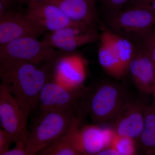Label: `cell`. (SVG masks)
I'll return each instance as SVG.
<instances>
[{
	"mask_svg": "<svg viewBox=\"0 0 155 155\" xmlns=\"http://www.w3.org/2000/svg\"><path fill=\"white\" fill-rule=\"evenodd\" d=\"M129 0H101L103 5L110 12L115 13L122 9Z\"/></svg>",
	"mask_w": 155,
	"mask_h": 155,
	"instance_id": "cell-23",
	"label": "cell"
},
{
	"mask_svg": "<svg viewBox=\"0 0 155 155\" xmlns=\"http://www.w3.org/2000/svg\"><path fill=\"white\" fill-rule=\"evenodd\" d=\"M138 38L141 42V47L148 54L155 66V28L153 27L143 32Z\"/></svg>",
	"mask_w": 155,
	"mask_h": 155,
	"instance_id": "cell-21",
	"label": "cell"
},
{
	"mask_svg": "<svg viewBox=\"0 0 155 155\" xmlns=\"http://www.w3.org/2000/svg\"><path fill=\"white\" fill-rule=\"evenodd\" d=\"M28 117L13 95L1 83V124L3 129L13 136L15 143L19 140H23L27 143L30 133L27 128Z\"/></svg>",
	"mask_w": 155,
	"mask_h": 155,
	"instance_id": "cell-6",
	"label": "cell"
},
{
	"mask_svg": "<svg viewBox=\"0 0 155 155\" xmlns=\"http://www.w3.org/2000/svg\"><path fill=\"white\" fill-rule=\"evenodd\" d=\"M81 94V88L69 89L52 81H49L39 95L36 109L40 113L39 116L51 111L75 112Z\"/></svg>",
	"mask_w": 155,
	"mask_h": 155,
	"instance_id": "cell-7",
	"label": "cell"
},
{
	"mask_svg": "<svg viewBox=\"0 0 155 155\" xmlns=\"http://www.w3.org/2000/svg\"><path fill=\"white\" fill-rule=\"evenodd\" d=\"M100 38L95 28L67 27L48 32L45 35L42 41L54 48L72 51L78 48L95 42Z\"/></svg>",
	"mask_w": 155,
	"mask_h": 155,
	"instance_id": "cell-9",
	"label": "cell"
},
{
	"mask_svg": "<svg viewBox=\"0 0 155 155\" xmlns=\"http://www.w3.org/2000/svg\"><path fill=\"white\" fill-rule=\"evenodd\" d=\"M111 146L114 147L119 155H132L136 152L134 139L117 134Z\"/></svg>",
	"mask_w": 155,
	"mask_h": 155,
	"instance_id": "cell-20",
	"label": "cell"
},
{
	"mask_svg": "<svg viewBox=\"0 0 155 155\" xmlns=\"http://www.w3.org/2000/svg\"><path fill=\"white\" fill-rule=\"evenodd\" d=\"M13 143L15 141L12 134L3 128L0 129V155H4L9 150Z\"/></svg>",
	"mask_w": 155,
	"mask_h": 155,
	"instance_id": "cell-22",
	"label": "cell"
},
{
	"mask_svg": "<svg viewBox=\"0 0 155 155\" xmlns=\"http://www.w3.org/2000/svg\"><path fill=\"white\" fill-rule=\"evenodd\" d=\"M40 155H80L66 136L53 142L40 151Z\"/></svg>",
	"mask_w": 155,
	"mask_h": 155,
	"instance_id": "cell-19",
	"label": "cell"
},
{
	"mask_svg": "<svg viewBox=\"0 0 155 155\" xmlns=\"http://www.w3.org/2000/svg\"><path fill=\"white\" fill-rule=\"evenodd\" d=\"M152 94H153V96L154 99V103L155 105V84L154 87L153 89Z\"/></svg>",
	"mask_w": 155,
	"mask_h": 155,
	"instance_id": "cell-30",
	"label": "cell"
},
{
	"mask_svg": "<svg viewBox=\"0 0 155 155\" xmlns=\"http://www.w3.org/2000/svg\"><path fill=\"white\" fill-rule=\"evenodd\" d=\"M109 22L115 30L138 37L154 27L155 12L150 0H135L127 8L111 14Z\"/></svg>",
	"mask_w": 155,
	"mask_h": 155,
	"instance_id": "cell-4",
	"label": "cell"
},
{
	"mask_svg": "<svg viewBox=\"0 0 155 155\" xmlns=\"http://www.w3.org/2000/svg\"><path fill=\"white\" fill-rule=\"evenodd\" d=\"M128 72L141 91L146 94H152L155 84V66L142 47L136 50Z\"/></svg>",
	"mask_w": 155,
	"mask_h": 155,
	"instance_id": "cell-13",
	"label": "cell"
},
{
	"mask_svg": "<svg viewBox=\"0 0 155 155\" xmlns=\"http://www.w3.org/2000/svg\"><path fill=\"white\" fill-rule=\"evenodd\" d=\"M73 111H55L39 116L29 133L27 155L37 154L53 142L67 136L81 122Z\"/></svg>",
	"mask_w": 155,
	"mask_h": 155,
	"instance_id": "cell-2",
	"label": "cell"
},
{
	"mask_svg": "<svg viewBox=\"0 0 155 155\" xmlns=\"http://www.w3.org/2000/svg\"><path fill=\"white\" fill-rule=\"evenodd\" d=\"M140 137L145 147L155 148V108L145 109L144 125Z\"/></svg>",
	"mask_w": 155,
	"mask_h": 155,
	"instance_id": "cell-18",
	"label": "cell"
},
{
	"mask_svg": "<svg viewBox=\"0 0 155 155\" xmlns=\"http://www.w3.org/2000/svg\"><path fill=\"white\" fill-rule=\"evenodd\" d=\"M103 34L110 44L125 75L128 72L129 65L135 55L137 50L135 47L129 40L110 31L106 30Z\"/></svg>",
	"mask_w": 155,
	"mask_h": 155,
	"instance_id": "cell-16",
	"label": "cell"
},
{
	"mask_svg": "<svg viewBox=\"0 0 155 155\" xmlns=\"http://www.w3.org/2000/svg\"><path fill=\"white\" fill-rule=\"evenodd\" d=\"M145 109L142 105L138 103L122 107L116 121V133L133 139L140 136L144 125Z\"/></svg>",
	"mask_w": 155,
	"mask_h": 155,
	"instance_id": "cell-15",
	"label": "cell"
},
{
	"mask_svg": "<svg viewBox=\"0 0 155 155\" xmlns=\"http://www.w3.org/2000/svg\"><path fill=\"white\" fill-rule=\"evenodd\" d=\"M97 155H119V153L112 146L108 147L103 149Z\"/></svg>",
	"mask_w": 155,
	"mask_h": 155,
	"instance_id": "cell-26",
	"label": "cell"
},
{
	"mask_svg": "<svg viewBox=\"0 0 155 155\" xmlns=\"http://www.w3.org/2000/svg\"><path fill=\"white\" fill-rule=\"evenodd\" d=\"M57 62L38 66L21 61H0L1 83L27 116L36 110L40 93L51 81Z\"/></svg>",
	"mask_w": 155,
	"mask_h": 155,
	"instance_id": "cell-1",
	"label": "cell"
},
{
	"mask_svg": "<svg viewBox=\"0 0 155 155\" xmlns=\"http://www.w3.org/2000/svg\"><path fill=\"white\" fill-rule=\"evenodd\" d=\"M150 4L152 8L155 12V0H150Z\"/></svg>",
	"mask_w": 155,
	"mask_h": 155,
	"instance_id": "cell-29",
	"label": "cell"
},
{
	"mask_svg": "<svg viewBox=\"0 0 155 155\" xmlns=\"http://www.w3.org/2000/svg\"><path fill=\"white\" fill-rule=\"evenodd\" d=\"M80 123L75 126L66 136L80 155H97L107 147L103 128L96 125L80 127Z\"/></svg>",
	"mask_w": 155,
	"mask_h": 155,
	"instance_id": "cell-11",
	"label": "cell"
},
{
	"mask_svg": "<svg viewBox=\"0 0 155 155\" xmlns=\"http://www.w3.org/2000/svg\"><path fill=\"white\" fill-rule=\"evenodd\" d=\"M98 57L100 64L111 77L120 79L124 76L121 65L107 39L102 33L100 36Z\"/></svg>",
	"mask_w": 155,
	"mask_h": 155,
	"instance_id": "cell-17",
	"label": "cell"
},
{
	"mask_svg": "<svg viewBox=\"0 0 155 155\" xmlns=\"http://www.w3.org/2000/svg\"><path fill=\"white\" fill-rule=\"evenodd\" d=\"M58 6L68 18L90 28L97 22L94 0H47ZM96 29V28H95Z\"/></svg>",
	"mask_w": 155,
	"mask_h": 155,
	"instance_id": "cell-14",
	"label": "cell"
},
{
	"mask_svg": "<svg viewBox=\"0 0 155 155\" xmlns=\"http://www.w3.org/2000/svg\"><path fill=\"white\" fill-rule=\"evenodd\" d=\"M0 2L4 4L9 10L13 9L12 0H0Z\"/></svg>",
	"mask_w": 155,
	"mask_h": 155,
	"instance_id": "cell-28",
	"label": "cell"
},
{
	"mask_svg": "<svg viewBox=\"0 0 155 155\" xmlns=\"http://www.w3.org/2000/svg\"><path fill=\"white\" fill-rule=\"evenodd\" d=\"M12 1L13 7V6L16 5H25L27 6L32 3L41 2L47 0H12Z\"/></svg>",
	"mask_w": 155,
	"mask_h": 155,
	"instance_id": "cell-25",
	"label": "cell"
},
{
	"mask_svg": "<svg viewBox=\"0 0 155 155\" xmlns=\"http://www.w3.org/2000/svg\"><path fill=\"white\" fill-rule=\"evenodd\" d=\"M25 14L32 23L45 31L53 32L67 27L90 28L72 21L58 6L47 1L29 4Z\"/></svg>",
	"mask_w": 155,
	"mask_h": 155,
	"instance_id": "cell-8",
	"label": "cell"
},
{
	"mask_svg": "<svg viewBox=\"0 0 155 155\" xmlns=\"http://www.w3.org/2000/svg\"><path fill=\"white\" fill-rule=\"evenodd\" d=\"M16 146L12 149L9 150L4 155H27V143L23 140L16 142Z\"/></svg>",
	"mask_w": 155,
	"mask_h": 155,
	"instance_id": "cell-24",
	"label": "cell"
},
{
	"mask_svg": "<svg viewBox=\"0 0 155 155\" xmlns=\"http://www.w3.org/2000/svg\"><path fill=\"white\" fill-rule=\"evenodd\" d=\"M89 95L88 97H87L86 101H81L86 103L82 106L95 123H102L109 120L118 114L122 109V92L116 85L102 84L94 89Z\"/></svg>",
	"mask_w": 155,
	"mask_h": 155,
	"instance_id": "cell-5",
	"label": "cell"
},
{
	"mask_svg": "<svg viewBox=\"0 0 155 155\" xmlns=\"http://www.w3.org/2000/svg\"><path fill=\"white\" fill-rule=\"evenodd\" d=\"M8 10L4 4L0 2V18L2 17Z\"/></svg>",
	"mask_w": 155,
	"mask_h": 155,
	"instance_id": "cell-27",
	"label": "cell"
},
{
	"mask_svg": "<svg viewBox=\"0 0 155 155\" xmlns=\"http://www.w3.org/2000/svg\"><path fill=\"white\" fill-rule=\"evenodd\" d=\"M61 53L36 38L26 37L0 45V61H21L43 66L57 62Z\"/></svg>",
	"mask_w": 155,
	"mask_h": 155,
	"instance_id": "cell-3",
	"label": "cell"
},
{
	"mask_svg": "<svg viewBox=\"0 0 155 155\" xmlns=\"http://www.w3.org/2000/svg\"><path fill=\"white\" fill-rule=\"evenodd\" d=\"M85 65L81 58L73 57L57 61L52 81L71 90L81 88L85 80Z\"/></svg>",
	"mask_w": 155,
	"mask_h": 155,
	"instance_id": "cell-12",
	"label": "cell"
},
{
	"mask_svg": "<svg viewBox=\"0 0 155 155\" xmlns=\"http://www.w3.org/2000/svg\"><path fill=\"white\" fill-rule=\"evenodd\" d=\"M45 32L20 11L8 10L0 18V45L26 37L37 38Z\"/></svg>",
	"mask_w": 155,
	"mask_h": 155,
	"instance_id": "cell-10",
	"label": "cell"
}]
</instances>
